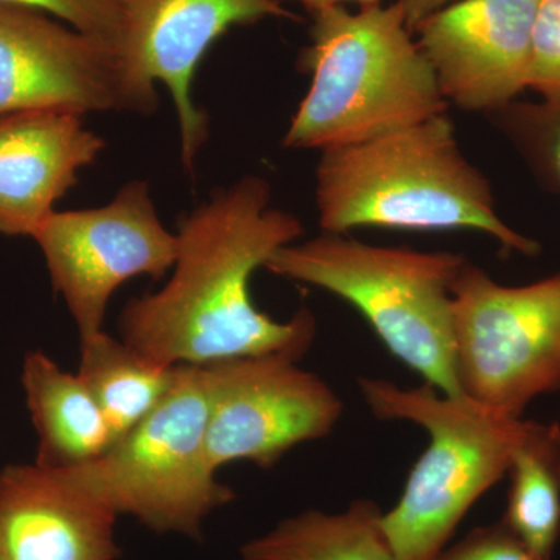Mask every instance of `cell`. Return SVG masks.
<instances>
[{
	"mask_svg": "<svg viewBox=\"0 0 560 560\" xmlns=\"http://www.w3.org/2000/svg\"><path fill=\"white\" fill-rule=\"evenodd\" d=\"M456 2L459 0H397L396 3L404 13L408 31L415 33L423 21L429 20L431 14Z\"/></svg>",
	"mask_w": 560,
	"mask_h": 560,
	"instance_id": "23",
	"label": "cell"
},
{
	"mask_svg": "<svg viewBox=\"0 0 560 560\" xmlns=\"http://www.w3.org/2000/svg\"><path fill=\"white\" fill-rule=\"evenodd\" d=\"M301 57L311 88L283 138L291 150H329L381 138L447 113L436 72L400 7L312 14Z\"/></svg>",
	"mask_w": 560,
	"mask_h": 560,
	"instance_id": "3",
	"label": "cell"
},
{
	"mask_svg": "<svg viewBox=\"0 0 560 560\" xmlns=\"http://www.w3.org/2000/svg\"><path fill=\"white\" fill-rule=\"evenodd\" d=\"M528 90L560 102V0H544L534 27Z\"/></svg>",
	"mask_w": 560,
	"mask_h": 560,
	"instance_id": "21",
	"label": "cell"
},
{
	"mask_svg": "<svg viewBox=\"0 0 560 560\" xmlns=\"http://www.w3.org/2000/svg\"><path fill=\"white\" fill-rule=\"evenodd\" d=\"M32 238L80 340L103 330L109 300L121 283L139 276L160 279L178 256V235L162 224L145 180L125 184L101 208L55 210Z\"/></svg>",
	"mask_w": 560,
	"mask_h": 560,
	"instance_id": "9",
	"label": "cell"
},
{
	"mask_svg": "<svg viewBox=\"0 0 560 560\" xmlns=\"http://www.w3.org/2000/svg\"><path fill=\"white\" fill-rule=\"evenodd\" d=\"M265 18H294L279 0H125L121 54L143 79L165 84L175 102L184 168L209 136L208 114L191 101L198 66L220 36Z\"/></svg>",
	"mask_w": 560,
	"mask_h": 560,
	"instance_id": "12",
	"label": "cell"
},
{
	"mask_svg": "<svg viewBox=\"0 0 560 560\" xmlns=\"http://www.w3.org/2000/svg\"><path fill=\"white\" fill-rule=\"evenodd\" d=\"M270 201V184L250 175L187 213L176 232L172 278L125 305L120 340L165 366L268 353L300 360L316 334L312 311L283 323L250 296L254 271L304 234L298 217Z\"/></svg>",
	"mask_w": 560,
	"mask_h": 560,
	"instance_id": "1",
	"label": "cell"
},
{
	"mask_svg": "<svg viewBox=\"0 0 560 560\" xmlns=\"http://www.w3.org/2000/svg\"><path fill=\"white\" fill-rule=\"evenodd\" d=\"M22 386L39 438L38 466L75 469L113 447L105 415L79 374L35 350L25 355Z\"/></svg>",
	"mask_w": 560,
	"mask_h": 560,
	"instance_id": "15",
	"label": "cell"
},
{
	"mask_svg": "<svg viewBox=\"0 0 560 560\" xmlns=\"http://www.w3.org/2000/svg\"><path fill=\"white\" fill-rule=\"evenodd\" d=\"M291 2L300 3L308 13L329 9V7L342 5L346 2L359 3L361 9H371V7L381 5L382 0H291Z\"/></svg>",
	"mask_w": 560,
	"mask_h": 560,
	"instance_id": "24",
	"label": "cell"
},
{
	"mask_svg": "<svg viewBox=\"0 0 560 560\" xmlns=\"http://www.w3.org/2000/svg\"><path fill=\"white\" fill-rule=\"evenodd\" d=\"M208 419L205 366L178 364L172 388L139 425L101 458L62 471L117 517L198 539L206 518L234 500L210 463Z\"/></svg>",
	"mask_w": 560,
	"mask_h": 560,
	"instance_id": "6",
	"label": "cell"
},
{
	"mask_svg": "<svg viewBox=\"0 0 560 560\" xmlns=\"http://www.w3.org/2000/svg\"><path fill=\"white\" fill-rule=\"evenodd\" d=\"M296 361L268 353L205 364L213 469L235 460L270 469L291 448L334 430L342 415L341 400Z\"/></svg>",
	"mask_w": 560,
	"mask_h": 560,
	"instance_id": "10",
	"label": "cell"
},
{
	"mask_svg": "<svg viewBox=\"0 0 560 560\" xmlns=\"http://www.w3.org/2000/svg\"><path fill=\"white\" fill-rule=\"evenodd\" d=\"M79 375L102 408L114 445L161 404L176 366L147 359L102 330L81 340Z\"/></svg>",
	"mask_w": 560,
	"mask_h": 560,
	"instance_id": "17",
	"label": "cell"
},
{
	"mask_svg": "<svg viewBox=\"0 0 560 560\" xmlns=\"http://www.w3.org/2000/svg\"><path fill=\"white\" fill-rule=\"evenodd\" d=\"M503 522L541 558L560 537V425L525 420L512 453Z\"/></svg>",
	"mask_w": 560,
	"mask_h": 560,
	"instance_id": "18",
	"label": "cell"
},
{
	"mask_svg": "<svg viewBox=\"0 0 560 560\" xmlns=\"http://www.w3.org/2000/svg\"><path fill=\"white\" fill-rule=\"evenodd\" d=\"M117 515L62 470L0 471V560H117Z\"/></svg>",
	"mask_w": 560,
	"mask_h": 560,
	"instance_id": "13",
	"label": "cell"
},
{
	"mask_svg": "<svg viewBox=\"0 0 560 560\" xmlns=\"http://www.w3.org/2000/svg\"><path fill=\"white\" fill-rule=\"evenodd\" d=\"M464 264L460 254L368 245L324 232L282 246L265 268L349 302L397 360L442 394L460 396L452 285Z\"/></svg>",
	"mask_w": 560,
	"mask_h": 560,
	"instance_id": "4",
	"label": "cell"
},
{
	"mask_svg": "<svg viewBox=\"0 0 560 560\" xmlns=\"http://www.w3.org/2000/svg\"><path fill=\"white\" fill-rule=\"evenodd\" d=\"M319 226L478 231L503 249L536 256L540 245L500 219L488 178L459 149L447 113L353 145L320 151Z\"/></svg>",
	"mask_w": 560,
	"mask_h": 560,
	"instance_id": "2",
	"label": "cell"
},
{
	"mask_svg": "<svg viewBox=\"0 0 560 560\" xmlns=\"http://www.w3.org/2000/svg\"><path fill=\"white\" fill-rule=\"evenodd\" d=\"M54 14L70 27L110 44L121 51L125 38V0H0Z\"/></svg>",
	"mask_w": 560,
	"mask_h": 560,
	"instance_id": "20",
	"label": "cell"
},
{
	"mask_svg": "<svg viewBox=\"0 0 560 560\" xmlns=\"http://www.w3.org/2000/svg\"><path fill=\"white\" fill-rule=\"evenodd\" d=\"M105 147L72 110L0 117V235L32 237Z\"/></svg>",
	"mask_w": 560,
	"mask_h": 560,
	"instance_id": "14",
	"label": "cell"
},
{
	"mask_svg": "<svg viewBox=\"0 0 560 560\" xmlns=\"http://www.w3.org/2000/svg\"><path fill=\"white\" fill-rule=\"evenodd\" d=\"M359 383L375 418L410 420L429 431V448L382 525L396 560H434L464 515L508 474L525 420L430 383L411 389L378 378Z\"/></svg>",
	"mask_w": 560,
	"mask_h": 560,
	"instance_id": "5",
	"label": "cell"
},
{
	"mask_svg": "<svg viewBox=\"0 0 560 560\" xmlns=\"http://www.w3.org/2000/svg\"><path fill=\"white\" fill-rule=\"evenodd\" d=\"M35 109L147 116L158 109L156 84L105 40L0 3V117Z\"/></svg>",
	"mask_w": 560,
	"mask_h": 560,
	"instance_id": "8",
	"label": "cell"
},
{
	"mask_svg": "<svg viewBox=\"0 0 560 560\" xmlns=\"http://www.w3.org/2000/svg\"><path fill=\"white\" fill-rule=\"evenodd\" d=\"M434 560H550L541 558L503 522L478 526Z\"/></svg>",
	"mask_w": 560,
	"mask_h": 560,
	"instance_id": "22",
	"label": "cell"
},
{
	"mask_svg": "<svg viewBox=\"0 0 560 560\" xmlns=\"http://www.w3.org/2000/svg\"><path fill=\"white\" fill-rule=\"evenodd\" d=\"M374 501L338 514L305 511L243 545L245 560H396Z\"/></svg>",
	"mask_w": 560,
	"mask_h": 560,
	"instance_id": "16",
	"label": "cell"
},
{
	"mask_svg": "<svg viewBox=\"0 0 560 560\" xmlns=\"http://www.w3.org/2000/svg\"><path fill=\"white\" fill-rule=\"evenodd\" d=\"M544 0H459L419 25L445 101L495 113L528 90L534 27Z\"/></svg>",
	"mask_w": 560,
	"mask_h": 560,
	"instance_id": "11",
	"label": "cell"
},
{
	"mask_svg": "<svg viewBox=\"0 0 560 560\" xmlns=\"http://www.w3.org/2000/svg\"><path fill=\"white\" fill-rule=\"evenodd\" d=\"M489 116L539 178L560 191V102L514 101Z\"/></svg>",
	"mask_w": 560,
	"mask_h": 560,
	"instance_id": "19",
	"label": "cell"
},
{
	"mask_svg": "<svg viewBox=\"0 0 560 560\" xmlns=\"http://www.w3.org/2000/svg\"><path fill=\"white\" fill-rule=\"evenodd\" d=\"M452 313L464 396L522 418L530 401L560 390V272L508 287L466 260L453 280Z\"/></svg>",
	"mask_w": 560,
	"mask_h": 560,
	"instance_id": "7",
	"label": "cell"
}]
</instances>
